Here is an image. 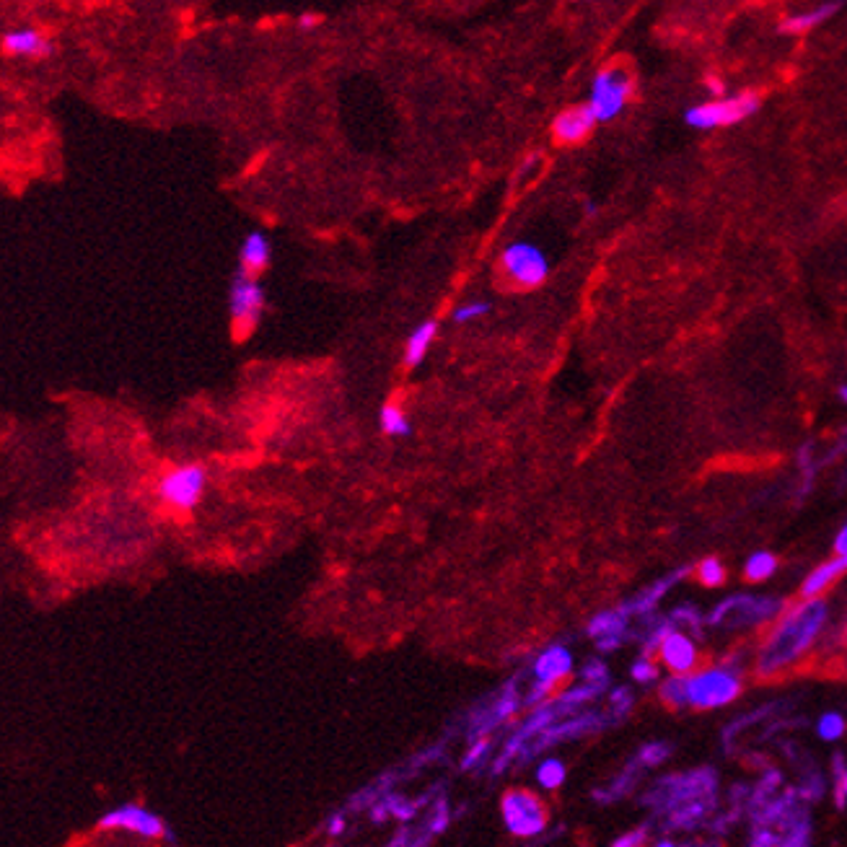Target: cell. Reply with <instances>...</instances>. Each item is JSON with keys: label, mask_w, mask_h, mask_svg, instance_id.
Wrapping results in <instances>:
<instances>
[{"label": "cell", "mask_w": 847, "mask_h": 847, "mask_svg": "<svg viewBox=\"0 0 847 847\" xmlns=\"http://www.w3.org/2000/svg\"><path fill=\"white\" fill-rule=\"evenodd\" d=\"M645 840H648V832H645V829H633V832H627V835L617 837L612 845L614 847H638V845H643Z\"/></svg>", "instance_id": "obj_37"}, {"label": "cell", "mask_w": 847, "mask_h": 847, "mask_svg": "<svg viewBox=\"0 0 847 847\" xmlns=\"http://www.w3.org/2000/svg\"><path fill=\"white\" fill-rule=\"evenodd\" d=\"M845 645H847V630H845Z\"/></svg>", "instance_id": "obj_47"}, {"label": "cell", "mask_w": 847, "mask_h": 847, "mask_svg": "<svg viewBox=\"0 0 847 847\" xmlns=\"http://www.w3.org/2000/svg\"><path fill=\"white\" fill-rule=\"evenodd\" d=\"M537 780L544 791H555V788H560L565 780V765L560 762V759H544L537 770Z\"/></svg>", "instance_id": "obj_27"}, {"label": "cell", "mask_w": 847, "mask_h": 847, "mask_svg": "<svg viewBox=\"0 0 847 847\" xmlns=\"http://www.w3.org/2000/svg\"><path fill=\"white\" fill-rule=\"evenodd\" d=\"M718 788V775L713 770H692L687 775L666 778L658 785V806L661 809H677L682 803L695 798H713Z\"/></svg>", "instance_id": "obj_11"}, {"label": "cell", "mask_w": 847, "mask_h": 847, "mask_svg": "<svg viewBox=\"0 0 847 847\" xmlns=\"http://www.w3.org/2000/svg\"><path fill=\"white\" fill-rule=\"evenodd\" d=\"M205 485L208 475L200 464H182L161 477L156 493L174 511H192L203 500Z\"/></svg>", "instance_id": "obj_7"}, {"label": "cell", "mask_w": 847, "mask_h": 847, "mask_svg": "<svg viewBox=\"0 0 847 847\" xmlns=\"http://www.w3.org/2000/svg\"><path fill=\"white\" fill-rule=\"evenodd\" d=\"M772 710H775V705H762V708H757L754 710V713H749V715H744V721H736V723H731V726H728V731L723 736H726L728 741L734 739L736 734H739L741 728H746V726H752V723H757V721H762V715H770Z\"/></svg>", "instance_id": "obj_33"}, {"label": "cell", "mask_w": 847, "mask_h": 847, "mask_svg": "<svg viewBox=\"0 0 847 847\" xmlns=\"http://www.w3.org/2000/svg\"><path fill=\"white\" fill-rule=\"evenodd\" d=\"M749 845L754 847H772V845H783V837H780V832H775L772 827H767V824H754L752 829V837H749Z\"/></svg>", "instance_id": "obj_31"}, {"label": "cell", "mask_w": 847, "mask_h": 847, "mask_svg": "<svg viewBox=\"0 0 847 847\" xmlns=\"http://www.w3.org/2000/svg\"><path fill=\"white\" fill-rule=\"evenodd\" d=\"M500 267H503V275L519 288H537L550 275V262H547L544 252L529 241L508 244L503 257H500Z\"/></svg>", "instance_id": "obj_8"}, {"label": "cell", "mask_w": 847, "mask_h": 847, "mask_svg": "<svg viewBox=\"0 0 847 847\" xmlns=\"http://www.w3.org/2000/svg\"><path fill=\"white\" fill-rule=\"evenodd\" d=\"M842 6H845V0H824L819 6L809 8V11L788 16L780 29H783L785 34H809L814 32V29H819L822 24H827L829 19H835Z\"/></svg>", "instance_id": "obj_15"}, {"label": "cell", "mask_w": 847, "mask_h": 847, "mask_svg": "<svg viewBox=\"0 0 847 847\" xmlns=\"http://www.w3.org/2000/svg\"><path fill=\"white\" fill-rule=\"evenodd\" d=\"M570 669H573V656H570L568 648L552 645V648H547V651L537 658V664H534V679L547 684H557L560 679L568 677Z\"/></svg>", "instance_id": "obj_17"}, {"label": "cell", "mask_w": 847, "mask_h": 847, "mask_svg": "<svg viewBox=\"0 0 847 847\" xmlns=\"http://www.w3.org/2000/svg\"><path fill=\"white\" fill-rule=\"evenodd\" d=\"M661 700L674 710H682L689 705L687 697V674H671L669 679H664L661 689H658Z\"/></svg>", "instance_id": "obj_23"}, {"label": "cell", "mask_w": 847, "mask_h": 847, "mask_svg": "<svg viewBox=\"0 0 847 847\" xmlns=\"http://www.w3.org/2000/svg\"><path fill=\"white\" fill-rule=\"evenodd\" d=\"M438 335V324L433 322V319H428V322L420 324L415 332H412L410 337H407V345H405V363L407 366H418L420 361L425 358V353L430 350V345H433V340H436Z\"/></svg>", "instance_id": "obj_20"}, {"label": "cell", "mask_w": 847, "mask_h": 847, "mask_svg": "<svg viewBox=\"0 0 847 847\" xmlns=\"http://www.w3.org/2000/svg\"><path fill=\"white\" fill-rule=\"evenodd\" d=\"M630 674H633V679L638 684H653L658 679V666L653 664L651 658L643 656L638 658L633 664V669H630Z\"/></svg>", "instance_id": "obj_32"}, {"label": "cell", "mask_w": 847, "mask_h": 847, "mask_svg": "<svg viewBox=\"0 0 847 847\" xmlns=\"http://www.w3.org/2000/svg\"><path fill=\"white\" fill-rule=\"evenodd\" d=\"M596 125H599V122H596L591 107H588V104H578V107H568L565 112L557 114L555 122H552V133H555L557 143L576 146V143H583L588 135L594 133Z\"/></svg>", "instance_id": "obj_14"}, {"label": "cell", "mask_w": 847, "mask_h": 847, "mask_svg": "<svg viewBox=\"0 0 847 847\" xmlns=\"http://www.w3.org/2000/svg\"><path fill=\"white\" fill-rule=\"evenodd\" d=\"M627 620H630V609L620 607L612 609V612H601L596 614L591 625H588V635L594 638H604V635H625Z\"/></svg>", "instance_id": "obj_21"}, {"label": "cell", "mask_w": 847, "mask_h": 847, "mask_svg": "<svg viewBox=\"0 0 847 847\" xmlns=\"http://www.w3.org/2000/svg\"><path fill=\"white\" fill-rule=\"evenodd\" d=\"M840 399H842V402H845V405H847V384H842V386H840Z\"/></svg>", "instance_id": "obj_46"}, {"label": "cell", "mask_w": 847, "mask_h": 847, "mask_svg": "<svg viewBox=\"0 0 847 847\" xmlns=\"http://www.w3.org/2000/svg\"><path fill=\"white\" fill-rule=\"evenodd\" d=\"M327 832L332 837H337V835H342V832H345V819H342L340 814L337 816H332V819H329V827H327Z\"/></svg>", "instance_id": "obj_43"}, {"label": "cell", "mask_w": 847, "mask_h": 847, "mask_svg": "<svg viewBox=\"0 0 847 847\" xmlns=\"http://www.w3.org/2000/svg\"><path fill=\"white\" fill-rule=\"evenodd\" d=\"M389 811H392L394 816H399V819H410V816L415 814V809H412V806H405V803H399V798H392V801H389Z\"/></svg>", "instance_id": "obj_39"}, {"label": "cell", "mask_w": 847, "mask_h": 847, "mask_svg": "<svg viewBox=\"0 0 847 847\" xmlns=\"http://www.w3.org/2000/svg\"><path fill=\"white\" fill-rule=\"evenodd\" d=\"M687 573H689V570L682 568V570H677V573H671V576L658 578V581L653 583V586L645 588V591L638 596V599L630 601V604H625V607L630 609V614H651L653 609L658 607V601H661L666 594H669V588L671 586H677V583L682 581V578L687 576Z\"/></svg>", "instance_id": "obj_19"}, {"label": "cell", "mask_w": 847, "mask_h": 847, "mask_svg": "<svg viewBox=\"0 0 847 847\" xmlns=\"http://www.w3.org/2000/svg\"><path fill=\"white\" fill-rule=\"evenodd\" d=\"M775 570H778V557L767 550H759L752 552L744 563V578L749 583H762L775 576Z\"/></svg>", "instance_id": "obj_22"}, {"label": "cell", "mask_w": 847, "mask_h": 847, "mask_svg": "<svg viewBox=\"0 0 847 847\" xmlns=\"http://www.w3.org/2000/svg\"><path fill=\"white\" fill-rule=\"evenodd\" d=\"M829 607L822 596L801 599L796 604H785L783 612L770 622L767 635L757 648V677H778L780 671L791 669L814 648L816 638L827 625Z\"/></svg>", "instance_id": "obj_1"}, {"label": "cell", "mask_w": 847, "mask_h": 847, "mask_svg": "<svg viewBox=\"0 0 847 847\" xmlns=\"http://www.w3.org/2000/svg\"><path fill=\"white\" fill-rule=\"evenodd\" d=\"M695 573H697V581L708 588H718L726 583V568H723L721 560H715V557H705V560L697 565Z\"/></svg>", "instance_id": "obj_26"}, {"label": "cell", "mask_w": 847, "mask_h": 847, "mask_svg": "<svg viewBox=\"0 0 847 847\" xmlns=\"http://www.w3.org/2000/svg\"><path fill=\"white\" fill-rule=\"evenodd\" d=\"M847 770V762L842 754H835V759H832V775H835V780H840L842 775H845Z\"/></svg>", "instance_id": "obj_44"}, {"label": "cell", "mask_w": 847, "mask_h": 847, "mask_svg": "<svg viewBox=\"0 0 847 847\" xmlns=\"http://www.w3.org/2000/svg\"><path fill=\"white\" fill-rule=\"evenodd\" d=\"M381 430L386 436H407L410 433V420L397 405H384L381 410Z\"/></svg>", "instance_id": "obj_25"}, {"label": "cell", "mask_w": 847, "mask_h": 847, "mask_svg": "<svg viewBox=\"0 0 847 847\" xmlns=\"http://www.w3.org/2000/svg\"><path fill=\"white\" fill-rule=\"evenodd\" d=\"M503 822L511 835L537 837L547 827V814L534 793L511 791L503 796Z\"/></svg>", "instance_id": "obj_10"}, {"label": "cell", "mask_w": 847, "mask_h": 847, "mask_svg": "<svg viewBox=\"0 0 847 847\" xmlns=\"http://www.w3.org/2000/svg\"><path fill=\"white\" fill-rule=\"evenodd\" d=\"M816 734L822 741H837L847 734V721L845 715L837 713V710H829L824 713L819 721H816Z\"/></svg>", "instance_id": "obj_24"}, {"label": "cell", "mask_w": 847, "mask_h": 847, "mask_svg": "<svg viewBox=\"0 0 847 847\" xmlns=\"http://www.w3.org/2000/svg\"><path fill=\"white\" fill-rule=\"evenodd\" d=\"M741 695V674L731 666H710L687 674L689 705L697 710L726 708Z\"/></svg>", "instance_id": "obj_2"}, {"label": "cell", "mask_w": 847, "mask_h": 847, "mask_svg": "<svg viewBox=\"0 0 847 847\" xmlns=\"http://www.w3.org/2000/svg\"><path fill=\"white\" fill-rule=\"evenodd\" d=\"M0 47H3V52H8V55L13 57H21V60H47V57L55 55V42H52L45 32L34 29V26L8 29V32L0 37Z\"/></svg>", "instance_id": "obj_12"}, {"label": "cell", "mask_w": 847, "mask_h": 847, "mask_svg": "<svg viewBox=\"0 0 847 847\" xmlns=\"http://www.w3.org/2000/svg\"><path fill=\"white\" fill-rule=\"evenodd\" d=\"M446 824H449V811H446V803H441V806H438V811H436V816H433V824H430V829H433V832H441Z\"/></svg>", "instance_id": "obj_40"}, {"label": "cell", "mask_w": 847, "mask_h": 847, "mask_svg": "<svg viewBox=\"0 0 847 847\" xmlns=\"http://www.w3.org/2000/svg\"><path fill=\"white\" fill-rule=\"evenodd\" d=\"M835 803L837 806H845L847 803V770L840 780H835Z\"/></svg>", "instance_id": "obj_41"}, {"label": "cell", "mask_w": 847, "mask_h": 847, "mask_svg": "<svg viewBox=\"0 0 847 847\" xmlns=\"http://www.w3.org/2000/svg\"><path fill=\"white\" fill-rule=\"evenodd\" d=\"M785 601L778 596H728L710 612L708 622L718 627H759L770 625L780 612Z\"/></svg>", "instance_id": "obj_4"}, {"label": "cell", "mask_w": 847, "mask_h": 847, "mask_svg": "<svg viewBox=\"0 0 847 847\" xmlns=\"http://www.w3.org/2000/svg\"><path fill=\"white\" fill-rule=\"evenodd\" d=\"M762 107L759 96L754 91H744V94L734 96H713L708 102H700L695 107H689L684 120L695 130H713V127H731L736 122H744L746 117L757 114Z\"/></svg>", "instance_id": "obj_3"}, {"label": "cell", "mask_w": 847, "mask_h": 847, "mask_svg": "<svg viewBox=\"0 0 847 847\" xmlns=\"http://www.w3.org/2000/svg\"><path fill=\"white\" fill-rule=\"evenodd\" d=\"M845 573H847V557L845 555L829 557L827 563L816 565L809 576L803 578L801 591H798V594H801V599H814V596H822L824 591H827L832 583L840 581Z\"/></svg>", "instance_id": "obj_16"}, {"label": "cell", "mask_w": 847, "mask_h": 847, "mask_svg": "<svg viewBox=\"0 0 847 847\" xmlns=\"http://www.w3.org/2000/svg\"><path fill=\"white\" fill-rule=\"evenodd\" d=\"M583 679H586V682L607 684V666L601 664V661H591V664H586V669H583Z\"/></svg>", "instance_id": "obj_38"}, {"label": "cell", "mask_w": 847, "mask_h": 847, "mask_svg": "<svg viewBox=\"0 0 847 847\" xmlns=\"http://www.w3.org/2000/svg\"><path fill=\"white\" fill-rule=\"evenodd\" d=\"M669 754H671L669 744H664V741H653V744H645L643 749H640L638 762L645 767H656L661 765L664 759H669Z\"/></svg>", "instance_id": "obj_28"}, {"label": "cell", "mask_w": 847, "mask_h": 847, "mask_svg": "<svg viewBox=\"0 0 847 847\" xmlns=\"http://www.w3.org/2000/svg\"><path fill=\"white\" fill-rule=\"evenodd\" d=\"M630 708H633V697H630V689L625 687H617L612 692V710L617 718H622V715L630 713Z\"/></svg>", "instance_id": "obj_35"}, {"label": "cell", "mask_w": 847, "mask_h": 847, "mask_svg": "<svg viewBox=\"0 0 847 847\" xmlns=\"http://www.w3.org/2000/svg\"><path fill=\"white\" fill-rule=\"evenodd\" d=\"M835 555L847 557V521H845V526H842L840 534H837V539H835Z\"/></svg>", "instance_id": "obj_42"}, {"label": "cell", "mask_w": 847, "mask_h": 847, "mask_svg": "<svg viewBox=\"0 0 847 847\" xmlns=\"http://www.w3.org/2000/svg\"><path fill=\"white\" fill-rule=\"evenodd\" d=\"M487 311H490V304H485V301H469V304L459 306V309L451 314V319H454L456 324H467V322H475V319L485 317Z\"/></svg>", "instance_id": "obj_29"}, {"label": "cell", "mask_w": 847, "mask_h": 847, "mask_svg": "<svg viewBox=\"0 0 847 847\" xmlns=\"http://www.w3.org/2000/svg\"><path fill=\"white\" fill-rule=\"evenodd\" d=\"M487 752H490V739H485V736H480V739L472 744V749L467 752V757H464L462 767L464 770H472L475 765H480L482 759L487 757Z\"/></svg>", "instance_id": "obj_34"}, {"label": "cell", "mask_w": 847, "mask_h": 847, "mask_svg": "<svg viewBox=\"0 0 847 847\" xmlns=\"http://www.w3.org/2000/svg\"><path fill=\"white\" fill-rule=\"evenodd\" d=\"M633 96V78L622 68H601L591 83L588 107L594 112L596 122H609L620 117Z\"/></svg>", "instance_id": "obj_6"}, {"label": "cell", "mask_w": 847, "mask_h": 847, "mask_svg": "<svg viewBox=\"0 0 847 847\" xmlns=\"http://www.w3.org/2000/svg\"><path fill=\"white\" fill-rule=\"evenodd\" d=\"M319 24H322V19H319L317 13H304V16L298 19V26H301V29H314V26Z\"/></svg>", "instance_id": "obj_45"}, {"label": "cell", "mask_w": 847, "mask_h": 847, "mask_svg": "<svg viewBox=\"0 0 847 847\" xmlns=\"http://www.w3.org/2000/svg\"><path fill=\"white\" fill-rule=\"evenodd\" d=\"M96 827L102 832H127V835L143 837V840H174L169 824L156 811L146 809L143 803L125 801L114 809L104 811L96 819Z\"/></svg>", "instance_id": "obj_5"}, {"label": "cell", "mask_w": 847, "mask_h": 847, "mask_svg": "<svg viewBox=\"0 0 847 847\" xmlns=\"http://www.w3.org/2000/svg\"><path fill=\"white\" fill-rule=\"evenodd\" d=\"M552 689H555V684H547V682H534V687L529 689V697H526V702L529 705H539L542 700H547V697L552 695Z\"/></svg>", "instance_id": "obj_36"}, {"label": "cell", "mask_w": 847, "mask_h": 847, "mask_svg": "<svg viewBox=\"0 0 847 847\" xmlns=\"http://www.w3.org/2000/svg\"><path fill=\"white\" fill-rule=\"evenodd\" d=\"M270 254L272 247L270 241H267V236L262 234V231H252V234L244 239V244H241V272H247V275H260V272L267 270V265H270Z\"/></svg>", "instance_id": "obj_18"}, {"label": "cell", "mask_w": 847, "mask_h": 847, "mask_svg": "<svg viewBox=\"0 0 847 847\" xmlns=\"http://www.w3.org/2000/svg\"><path fill=\"white\" fill-rule=\"evenodd\" d=\"M702 620H705V617H702L695 607H689V604L687 607H679L677 612L671 614V622H674V625H687L695 635L702 630Z\"/></svg>", "instance_id": "obj_30"}, {"label": "cell", "mask_w": 847, "mask_h": 847, "mask_svg": "<svg viewBox=\"0 0 847 847\" xmlns=\"http://www.w3.org/2000/svg\"><path fill=\"white\" fill-rule=\"evenodd\" d=\"M262 309H265V291L257 283L254 275L241 272L231 285V322H234V335L247 337L252 335L254 327L260 324Z\"/></svg>", "instance_id": "obj_9"}, {"label": "cell", "mask_w": 847, "mask_h": 847, "mask_svg": "<svg viewBox=\"0 0 847 847\" xmlns=\"http://www.w3.org/2000/svg\"><path fill=\"white\" fill-rule=\"evenodd\" d=\"M658 658L664 661L671 674H692L697 669L700 653H697L695 640L689 638L684 630L674 627L664 638V643L658 645Z\"/></svg>", "instance_id": "obj_13"}]
</instances>
